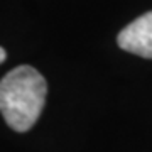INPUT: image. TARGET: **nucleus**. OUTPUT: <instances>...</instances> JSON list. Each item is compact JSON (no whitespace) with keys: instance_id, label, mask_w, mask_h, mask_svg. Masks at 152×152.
<instances>
[{"instance_id":"nucleus-1","label":"nucleus","mask_w":152,"mask_h":152,"mask_svg":"<svg viewBox=\"0 0 152 152\" xmlns=\"http://www.w3.org/2000/svg\"><path fill=\"white\" fill-rule=\"evenodd\" d=\"M48 83L36 68L22 64L0 80V113L15 132H27L41 117Z\"/></svg>"},{"instance_id":"nucleus-2","label":"nucleus","mask_w":152,"mask_h":152,"mask_svg":"<svg viewBox=\"0 0 152 152\" xmlns=\"http://www.w3.org/2000/svg\"><path fill=\"white\" fill-rule=\"evenodd\" d=\"M117 44L127 53L152 59V10L137 17L122 29L117 37Z\"/></svg>"},{"instance_id":"nucleus-3","label":"nucleus","mask_w":152,"mask_h":152,"mask_svg":"<svg viewBox=\"0 0 152 152\" xmlns=\"http://www.w3.org/2000/svg\"><path fill=\"white\" fill-rule=\"evenodd\" d=\"M5 58H7L5 49H4V48H0V63H4V61H5Z\"/></svg>"}]
</instances>
